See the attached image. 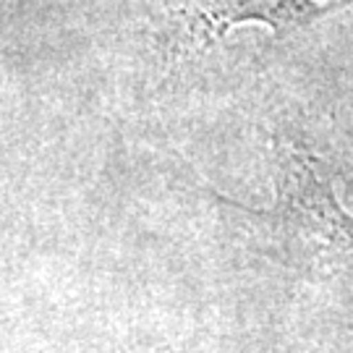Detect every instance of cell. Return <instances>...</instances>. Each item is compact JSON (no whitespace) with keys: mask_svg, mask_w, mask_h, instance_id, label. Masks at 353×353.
Segmentation results:
<instances>
[{"mask_svg":"<svg viewBox=\"0 0 353 353\" xmlns=\"http://www.w3.org/2000/svg\"><path fill=\"white\" fill-rule=\"evenodd\" d=\"M343 8H353V0H186L191 21L210 37L239 24H265L283 39Z\"/></svg>","mask_w":353,"mask_h":353,"instance_id":"6da1fadb","label":"cell"}]
</instances>
